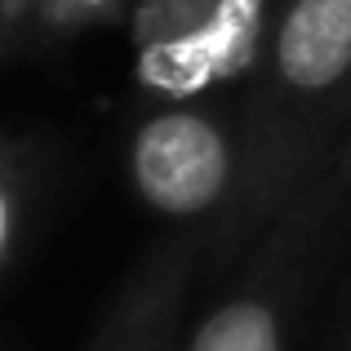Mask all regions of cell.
Segmentation results:
<instances>
[{"instance_id": "9", "label": "cell", "mask_w": 351, "mask_h": 351, "mask_svg": "<svg viewBox=\"0 0 351 351\" xmlns=\"http://www.w3.org/2000/svg\"><path fill=\"white\" fill-rule=\"evenodd\" d=\"M343 351H351V320H347V338H343Z\"/></svg>"}, {"instance_id": "7", "label": "cell", "mask_w": 351, "mask_h": 351, "mask_svg": "<svg viewBox=\"0 0 351 351\" xmlns=\"http://www.w3.org/2000/svg\"><path fill=\"white\" fill-rule=\"evenodd\" d=\"M134 14V0H40L32 23V53H49L98 27H120Z\"/></svg>"}, {"instance_id": "3", "label": "cell", "mask_w": 351, "mask_h": 351, "mask_svg": "<svg viewBox=\"0 0 351 351\" xmlns=\"http://www.w3.org/2000/svg\"><path fill=\"white\" fill-rule=\"evenodd\" d=\"M125 173L156 218L173 232L200 236V280H223L236 267V236L254 178V138L240 94L147 103L125 138Z\"/></svg>"}, {"instance_id": "8", "label": "cell", "mask_w": 351, "mask_h": 351, "mask_svg": "<svg viewBox=\"0 0 351 351\" xmlns=\"http://www.w3.org/2000/svg\"><path fill=\"white\" fill-rule=\"evenodd\" d=\"M36 5L40 0H0V53L5 62L32 58V23H36Z\"/></svg>"}, {"instance_id": "4", "label": "cell", "mask_w": 351, "mask_h": 351, "mask_svg": "<svg viewBox=\"0 0 351 351\" xmlns=\"http://www.w3.org/2000/svg\"><path fill=\"white\" fill-rule=\"evenodd\" d=\"M271 18L276 0H134L125 27L143 103L245 94Z\"/></svg>"}, {"instance_id": "2", "label": "cell", "mask_w": 351, "mask_h": 351, "mask_svg": "<svg viewBox=\"0 0 351 351\" xmlns=\"http://www.w3.org/2000/svg\"><path fill=\"white\" fill-rule=\"evenodd\" d=\"M351 236V134L249 245L182 334V351H293L311 293Z\"/></svg>"}, {"instance_id": "5", "label": "cell", "mask_w": 351, "mask_h": 351, "mask_svg": "<svg viewBox=\"0 0 351 351\" xmlns=\"http://www.w3.org/2000/svg\"><path fill=\"white\" fill-rule=\"evenodd\" d=\"M200 271H205L200 236L169 227V236L138 254V263L125 271L85 351H182Z\"/></svg>"}, {"instance_id": "6", "label": "cell", "mask_w": 351, "mask_h": 351, "mask_svg": "<svg viewBox=\"0 0 351 351\" xmlns=\"http://www.w3.org/2000/svg\"><path fill=\"white\" fill-rule=\"evenodd\" d=\"M62 156L45 129H9L0 143V276L14 285L32 263L49 205L58 200Z\"/></svg>"}, {"instance_id": "1", "label": "cell", "mask_w": 351, "mask_h": 351, "mask_svg": "<svg viewBox=\"0 0 351 351\" xmlns=\"http://www.w3.org/2000/svg\"><path fill=\"white\" fill-rule=\"evenodd\" d=\"M240 103L254 178L236 263L351 134V0H276L263 62Z\"/></svg>"}]
</instances>
